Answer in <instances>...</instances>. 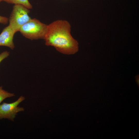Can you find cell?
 <instances>
[{
  "label": "cell",
  "instance_id": "6da1fadb",
  "mask_svg": "<svg viewBox=\"0 0 139 139\" xmlns=\"http://www.w3.org/2000/svg\"><path fill=\"white\" fill-rule=\"evenodd\" d=\"M71 25L67 21L57 20L47 25L44 39L47 46L54 47L64 54L72 55L78 50V44L72 36Z\"/></svg>",
  "mask_w": 139,
  "mask_h": 139
},
{
  "label": "cell",
  "instance_id": "277c9868",
  "mask_svg": "<svg viewBox=\"0 0 139 139\" xmlns=\"http://www.w3.org/2000/svg\"><path fill=\"white\" fill-rule=\"evenodd\" d=\"M25 99V98L20 96L16 101L11 103L3 102L0 105V119L7 118L13 120L18 112L24 111L23 107L18 105Z\"/></svg>",
  "mask_w": 139,
  "mask_h": 139
},
{
  "label": "cell",
  "instance_id": "9c48e42d",
  "mask_svg": "<svg viewBox=\"0 0 139 139\" xmlns=\"http://www.w3.org/2000/svg\"><path fill=\"white\" fill-rule=\"evenodd\" d=\"M8 22V19L5 16L0 15V23L4 24H7Z\"/></svg>",
  "mask_w": 139,
  "mask_h": 139
},
{
  "label": "cell",
  "instance_id": "3957f363",
  "mask_svg": "<svg viewBox=\"0 0 139 139\" xmlns=\"http://www.w3.org/2000/svg\"><path fill=\"white\" fill-rule=\"evenodd\" d=\"M29 9L21 4H15L9 18L8 25L15 32L23 25L31 19L29 14Z\"/></svg>",
  "mask_w": 139,
  "mask_h": 139
},
{
  "label": "cell",
  "instance_id": "8992f818",
  "mask_svg": "<svg viewBox=\"0 0 139 139\" xmlns=\"http://www.w3.org/2000/svg\"><path fill=\"white\" fill-rule=\"evenodd\" d=\"M2 1H4L7 3L14 5H22L29 9L32 8V6L28 0H0V2Z\"/></svg>",
  "mask_w": 139,
  "mask_h": 139
},
{
  "label": "cell",
  "instance_id": "52a82bcc",
  "mask_svg": "<svg viewBox=\"0 0 139 139\" xmlns=\"http://www.w3.org/2000/svg\"><path fill=\"white\" fill-rule=\"evenodd\" d=\"M14 96V93H10L2 89V86H0V105L3 100L8 98Z\"/></svg>",
  "mask_w": 139,
  "mask_h": 139
},
{
  "label": "cell",
  "instance_id": "5b68a950",
  "mask_svg": "<svg viewBox=\"0 0 139 139\" xmlns=\"http://www.w3.org/2000/svg\"><path fill=\"white\" fill-rule=\"evenodd\" d=\"M15 33L8 25L4 28L0 34V46L7 47L13 49L15 47L13 39Z\"/></svg>",
  "mask_w": 139,
  "mask_h": 139
},
{
  "label": "cell",
  "instance_id": "ba28073f",
  "mask_svg": "<svg viewBox=\"0 0 139 139\" xmlns=\"http://www.w3.org/2000/svg\"><path fill=\"white\" fill-rule=\"evenodd\" d=\"M9 55V53L7 51H4L0 54V63L4 59Z\"/></svg>",
  "mask_w": 139,
  "mask_h": 139
},
{
  "label": "cell",
  "instance_id": "7a4b0ae2",
  "mask_svg": "<svg viewBox=\"0 0 139 139\" xmlns=\"http://www.w3.org/2000/svg\"><path fill=\"white\" fill-rule=\"evenodd\" d=\"M47 25L36 19H31L20 29V31L25 37L31 40L44 39Z\"/></svg>",
  "mask_w": 139,
  "mask_h": 139
}]
</instances>
